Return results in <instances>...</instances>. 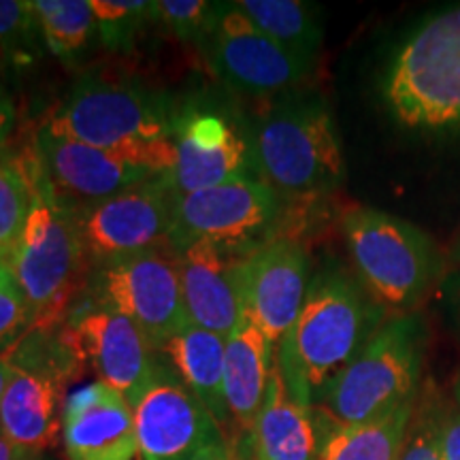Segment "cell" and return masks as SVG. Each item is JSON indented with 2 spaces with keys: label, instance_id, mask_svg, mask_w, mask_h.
Returning <instances> with one entry per match:
<instances>
[{
  "label": "cell",
  "instance_id": "obj_18",
  "mask_svg": "<svg viewBox=\"0 0 460 460\" xmlns=\"http://www.w3.org/2000/svg\"><path fill=\"white\" fill-rule=\"evenodd\" d=\"M62 444L68 460H135L139 447L128 401L99 379L75 390L65 402Z\"/></svg>",
  "mask_w": 460,
  "mask_h": 460
},
{
  "label": "cell",
  "instance_id": "obj_31",
  "mask_svg": "<svg viewBox=\"0 0 460 460\" xmlns=\"http://www.w3.org/2000/svg\"><path fill=\"white\" fill-rule=\"evenodd\" d=\"M32 326V312L24 292L13 281L0 286V349H7ZM3 352V354H4ZM0 354V356H3Z\"/></svg>",
  "mask_w": 460,
  "mask_h": 460
},
{
  "label": "cell",
  "instance_id": "obj_7",
  "mask_svg": "<svg viewBox=\"0 0 460 460\" xmlns=\"http://www.w3.org/2000/svg\"><path fill=\"white\" fill-rule=\"evenodd\" d=\"M390 113L410 130H460V4L424 22L401 45L384 79Z\"/></svg>",
  "mask_w": 460,
  "mask_h": 460
},
{
  "label": "cell",
  "instance_id": "obj_21",
  "mask_svg": "<svg viewBox=\"0 0 460 460\" xmlns=\"http://www.w3.org/2000/svg\"><path fill=\"white\" fill-rule=\"evenodd\" d=\"M275 365V345L254 322L243 320L226 337L224 390L237 433L250 437L267 394Z\"/></svg>",
  "mask_w": 460,
  "mask_h": 460
},
{
  "label": "cell",
  "instance_id": "obj_13",
  "mask_svg": "<svg viewBox=\"0 0 460 460\" xmlns=\"http://www.w3.org/2000/svg\"><path fill=\"white\" fill-rule=\"evenodd\" d=\"M132 418L139 460H192L224 437L203 402L160 354L147 386L132 405Z\"/></svg>",
  "mask_w": 460,
  "mask_h": 460
},
{
  "label": "cell",
  "instance_id": "obj_32",
  "mask_svg": "<svg viewBox=\"0 0 460 460\" xmlns=\"http://www.w3.org/2000/svg\"><path fill=\"white\" fill-rule=\"evenodd\" d=\"M441 460H460V410L441 405L439 411Z\"/></svg>",
  "mask_w": 460,
  "mask_h": 460
},
{
  "label": "cell",
  "instance_id": "obj_22",
  "mask_svg": "<svg viewBox=\"0 0 460 460\" xmlns=\"http://www.w3.org/2000/svg\"><path fill=\"white\" fill-rule=\"evenodd\" d=\"M224 352H226V337L200 329L192 322L160 349L190 393L203 402L205 410L216 420L224 439L233 444L237 429L230 418L226 390H224Z\"/></svg>",
  "mask_w": 460,
  "mask_h": 460
},
{
  "label": "cell",
  "instance_id": "obj_11",
  "mask_svg": "<svg viewBox=\"0 0 460 460\" xmlns=\"http://www.w3.org/2000/svg\"><path fill=\"white\" fill-rule=\"evenodd\" d=\"M99 303L135 322L160 352L190 324L172 247L141 252L99 269Z\"/></svg>",
  "mask_w": 460,
  "mask_h": 460
},
{
  "label": "cell",
  "instance_id": "obj_27",
  "mask_svg": "<svg viewBox=\"0 0 460 460\" xmlns=\"http://www.w3.org/2000/svg\"><path fill=\"white\" fill-rule=\"evenodd\" d=\"M99 43L115 54L135 48L137 39L154 20V3L147 0H90Z\"/></svg>",
  "mask_w": 460,
  "mask_h": 460
},
{
  "label": "cell",
  "instance_id": "obj_29",
  "mask_svg": "<svg viewBox=\"0 0 460 460\" xmlns=\"http://www.w3.org/2000/svg\"><path fill=\"white\" fill-rule=\"evenodd\" d=\"M439 411L441 401H437L435 396L429 394L422 401H416L399 460H441Z\"/></svg>",
  "mask_w": 460,
  "mask_h": 460
},
{
  "label": "cell",
  "instance_id": "obj_12",
  "mask_svg": "<svg viewBox=\"0 0 460 460\" xmlns=\"http://www.w3.org/2000/svg\"><path fill=\"white\" fill-rule=\"evenodd\" d=\"M172 147L175 164L169 180L177 194L214 188L239 177H256L245 119L234 118L233 111H220L203 102L180 107Z\"/></svg>",
  "mask_w": 460,
  "mask_h": 460
},
{
  "label": "cell",
  "instance_id": "obj_38",
  "mask_svg": "<svg viewBox=\"0 0 460 460\" xmlns=\"http://www.w3.org/2000/svg\"><path fill=\"white\" fill-rule=\"evenodd\" d=\"M454 396H456V407L460 410V373L456 377V384H454Z\"/></svg>",
  "mask_w": 460,
  "mask_h": 460
},
{
  "label": "cell",
  "instance_id": "obj_15",
  "mask_svg": "<svg viewBox=\"0 0 460 460\" xmlns=\"http://www.w3.org/2000/svg\"><path fill=\"white\" fill-rule=\"evenodd\" d=\"M34 154L56 200L71 214L156 175L122 154L56 135L45 126L37 130Z\"/></svg>",
  "mask_w": 460,
  "mask_h": 460
},
{
  "label": "cell",
  "instance_id": "obj_23",
  "mask_svg": "<svg viewBox=\"0 0 460 460\" xmlns=\"http://www.w3.org/2000/svg\"><path fill=\"white\" fill-rule=\"evenodd\" d=\"M416 401L365 424L345 427L331 420L318 460H399Z\"/></svg>",
  "mask_w": 460,
  "mask_h": 460
},
{
  "label": "cell",
  "instance_id": "obj_10",
  "mask_svg": "<svg viewBox=\"0 0 460 460\" xmlns=\"http://www.w3.org/2000/svg\"><path fill=\"white\" fill-rule=\"evenodd\" d=\"M200 49L222 84L256 99L296 90L314 66L258 31L234 3H217L214 28Z\"/></svg>",
  "mask_w": 460,
  "mask_h": 460
},
{
  "label": "cell",
  "instance_id": "obj_8",
  "mask_svg": "<svg viewBox=\"0 0 460 460\" xmlns=\"http://www.w3.org/2000/svg\"><path fill=\"white\" fill-rule=\"evenodd\" d=\"M281 211L284 199L258 177L177 194L171 247L183 250L203 241L226 254L250 256L278 239Z\"/></svg>",
  "mask_w": 460,
  "mask_h": 460
},
{
  "label": "cell",
  "instance_id": "obj_9",
  "mask_svg": "<svg viewBox=\"0 0 460 460\" xmlns=\"http://www.w3.org/2000/svg\"><path fill=\"white\" fill-rule=\"evenodd\" d=\"M177 192L169 172L154 175L73 214L92 269L171 247Z\"/></svg>",
  "mask_w": 460,
  "mask_h": 460
},
{
  "label": "cell",
  "instance_id": "obj_19",
  "mask_svg": "<svg viewBox=\"0 0 460 460\" xmlns=\"http://www.w3.org/2000/svg\"><path fill=\"white\" fill-rule=\"evenodd\" d=\"M66 384L48 373L11 365V377L0 401V433L17 458L45 456L62 437Z\"/></svg>",
  "mask_w": 460,
  "mask_h": 460
},
{
  "label": "cell",
  "instance_id": "obj_30",
  "mask_svg": "<svg viewBox=\"0 0 460 460\" xmlns=\"http://www.w3.org/2000/svg\"><path fill=\"white\" fill-rule=\"evenodd\" d=\"M37 34L32 0H0V51L28 48Z\"/></svg>",
  "mask_w": 460,
  "mask_h": 460
},
{
  "label": "cell",
  "instance_id": "obj_3",
  "mask_svg": "<svg viewBox=\"0 0 460 460\" xmlns=\"http://www.w3.org/2000/svg\"><path fill=\"white\" fill-rule=\"evenodd\" d=\"M245 128L256 177L284 200L324 197L343 183L341 137L318 94L271 96Z\"/></svg>",
  "mask_w": 460,
  "mask_h": 460
},
{
  "label": "cell",
  "instance_id": "obj_26",
  "mask_svg": "<svg viewBox=\"0 0 460 460\" xmlns=\"http://www.w3.org/2000/svg\"><path fill=\"white\" fill-rule=\"evenodd\" d=\"M34 146L24 156L0 154V254H13L34 200Z\"/></svg>",
  "mask_w": 460,
  "mask_h": 460
},
{
  "label": "cell",
  "instance_id": "obj_35",
  "mask_svg": "<svg viewBox=\"0 0 460 460\" xmlns=\"http://www.w3.org/2000/svg\"><path fill=\"white\" fill-rule=\"evenodd\" d=\"M9 377H11V365L3 358V356H0V401H3L4 390H7Z\"/></svg>",
  "mask_w": 460,
  "mask_h": 460
},
{
  "label": "cell",
  "instance_id": "obj_6",
  "mask_svg": "<svg viewBox=\"0 0 460 460\" xmlns=\"http://www.w3.org/2000/svg\"><path fill=\"white\" fill-rule=\"evenodd\" d=\"M427 337L422 315L388 318L335 379L318 407L332 422L352 427L413 402L422 379Z\"/></svg>",
  "mask_w": 460,
  "mask_h": 460
},
{
  "label": "cell",
  "instance_id": "obj_1",
  "mask_svg": "<svg viewBox=\"0 0 460 460\" xmlns=\"http://www.w3.org/2000/svg\"><path fill=\"white\" fill-rule=\"evenodd\" d=\"M386 314L343 269L326 267L315 273L301 314L275 348V365L288 394L301 405L318 407L388 320Z\"/></svg>",
  "mask_w": 460,
  "mask_h": 460
},
{
  "label": "cell",
  "instance_id": "obj_25",
  "mask_svg": "<svg viewBox=\"0 0 460 460\" xmlns=\"http://www.w3.org/2000/svg\"><path fill=\"white\" fill-rule=\"evenodd\" d=\"M39 37L65 62L79 60L99 39L90 0H32Z\"/></svg>",
  "mask_w": 460,
  "mask_h": 460
},
{
  "label": "cell",
  "instance_id": "obj_34",
  "mask_svg": "<svg viewBox=\"0 0 460 460\" xmlns=\"http://www.w3.org/2000/svg\"><path fill=\"white\" fill-rule=\"evenodd\" d=\"M192 460H241V454L237 447L228 444L224 437H220V439L211 441L209 446H205Z\"/></svg>",
  "mask_w": 460,
  "mask_h": 460
},
{
  "label": "cell",
  "instance_id": "obj_14",
  "mask_svg": "<svg viewBox=\"0 0 460 460\" xmlns=\"http://www.w3.org/2000/svg\"><path fill=\"white\" fill-rule=\"evenodd\" d=\"M60 335L82 365L99 376V382L122 394L130 407L135 405L160 354L135 322L96 303L68 315Z\"/></svg>",
  "mask_w": 460,
  "mask_h": 460
},
{
  "label": "cell",
  "instance_id": "obj_4",
  "mask_svg": "<svg viewBox=\"0 0 460 460\" xmlns=\"http://www.w3.org/2000/svg\"><path fill=\"white\" fill-rule=\"evenodd\" d=\"M37 156V154H34ZM34 200L11 254L15 284L32 312V326L58 329L71 315L90 275L77 217L58 203L41 166H34Z\"/></svg>",
  "mask_w": 460,
  "mask_h": 460
},
{
  "label": "cell",
  "instance_id": "obj_39",
  "mask_svg": "<svg viewBox=\"0 0 460 460\" xmlns=\"http://www.w3.org/2000/svg\"><path fill=\"white\" fill-rule=\"evenodd\" d=\"M24 460H56V458H51V456H48V454H45V456H37V458H24Z\"/></svg>",
  "mask_w": 460,
  "mask_h": 460
},
{
  "label": "cell",
  "instance_id": "obj_17",
  "mask_svg": "<svg viewBox=\"0 0 460 460\" xmlns=\"http://www.w3.org/2000/svg\"><path fill=\"white\" fill-rule=\"evenodd\" d=\"M175 252L188 320L200 329L228 337L245 320L247 256L226 254L203 241Z\"/></svg>",
  "mask_w": 460,
  "mask_h": 460
},
{
  "label": "cell",
  "instance_id": "obj_37",
  "mask_svg": "<svg viewBox=\"0 0 460 460\" xmlns=\"http://www.w3.org/2000/svg\"><path fill=\"white\" fill-rule=\"evenodd\" d=\"M0 460H20V458H17L13 447H11L9 441L4 439L3 433H0Z\"/></svg>",
  "mask_w": 460,
  "mask_h": 460
},
{
  "label": "cell",
  "instance_id": "obj_36",
  "mask_svg": "<svg viewBox=\"0 0 460 460\" xmlns=\"http://www.w3.org/2000/svg\"><path fill=\"white\" fill-rule=\"evenodd\" d=\"M9 281H13V271H11V262L9 258H4L0 254V286L9 284Z\"/></svg>",
  "mask_w": 460,
  "mask_h": 460
},
{
  "label": "cell",
  "instance_id": "obj_40",
  "mask_svg": "<svg viewBox=\"0 0 460 460\" xmlns=\"http://www.w3.org/2000/svg\"><path fill=\"white\" fill-rule=\"evenodd\" d=\"M456 258L460 261V239H458V243H456Z\"/></svg>",
  "mask_w": 460,
  "mask_h": 460
},
{
  "label": "cell",
  "instance_id": "obj_28",
  "mask_svg": "<svg viewBox=\"0 0 460 460\" xmlns=\"http://www.w3.org/2000/svg\"><path fill=\"white\" fill-rule=\"evenodd\" d=\"M217 3L205 0H158L154 3V22L163 24L172 37L200 45L211 32Z\"/></svg>",
  "mask_w": 460,
  "mask_h": 460
},
{
  "label": "cell",
  "instance_id": "obj_16",
  "mask_svg": "<svg viewBox=\"0 0 460 460\" xmlns=\"http://www.w3.org/2000/svg\"><path fill=\"white\" fill-rule=\"evenodd\" d=\"M309 256L298 241L278 237L245 258V318L278 343L292 329L307 296Z\"/></svg>",
  "mask_w": 460,
  "mask_h": 460
},
{
  "label": "cell",
  "instance_id": "obj_5",
  "mask_svg": "<svg viewBox=\"0 0 460 460\" xmlns=\"http://www.w3.org/2000/svg\"><path fill=\"white\" fill-rule=\"evenodd\" d=\"M341 233L358 281L386 312L413 314L444 271L429 234L386 211L352 207L343 214Z\"/></svg>",
  "mask_w": 460,
  "mask_h": 460
},
{
  "label": "cell",
  "instance_id": "obj_20",
  "mask_svg": "<svg viewBox=\"0 0 460 460\" xmlns=\"http://www.w3.org/2000/svg\"><path fill=\"white\" fill-rule=\"evenodd\" d=\"M331 418L320 407L301 405L288 394L273 365L267 394L250 435L256 460H318Z\"/></svg>",
  "mask_w": 460,
  "mask_h": 460
},
{
  "label": "cell",
  "instance_id": "obj_33",
  "mask_svg": "<svg viewBox=\"0 0 460 460\" xmlns=\"http://www.w3.org/2000/svg\"><path fill=\"white\" fill-rule=\"evenodd\" d=\"M17 130V109L9 90L0 79V154L9 152V143Z\"/></svg>",
  "mask_w": 460,
  "mask_h": 460
},
{
  "label": "cell",
  "instance_id": "obj_2",
  "mask_svg": "<svg viewBox=\"0 0 460 460\" xmlns=\"http://www.w3.org/2000/svg\"><path fill=\"white\" fill-rule=\"evenodd\" d=\"M180 107L164 92L130 77L84 73L45 115V128L92 147L118 152L156 175L175 164L172 128Z\"/></svg>",
  "mask_w": 460,
  "mask_h": 460
},
{
  "label": "cell",
  "instance_id": "obj_24",
  "mask_svg": "<svg viewBox=\"0 0 460 460\" xmlns=\"http://www.w3.org/2000/svg\"><path fill=\"white\" fill-rule=\"evenodd\" d=\"M234 4L258 31L281 48L303 60H315L324 28L314 4L301 0H237Z\"/></svg>",
  "mask_w": 460,
  "mask_h": 460
}]
</instances>
